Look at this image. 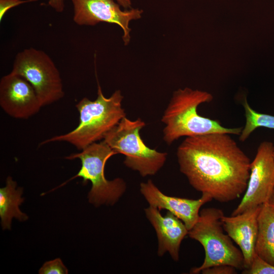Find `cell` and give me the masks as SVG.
<instances>
[{
    "label": "cell",
    "instance_id": "24",
    "mask_svg": "<svg viewBox=\"0 0 274 274\" xmlns=\"http://www.w3.org/2000/svg\"><path fill=\"white\" fill-rule=\"evenodd\" d=\"M272 154H273V159H274V144H273V146Z\"/></svg>",
    "mask_w": 274,
    "mask_h": 274
},
{
    "label": "cell",
    "instance_id": "13",
    "mask_svg": "<svg viewBox=\"0 0 274 274\" xmlns=\"http://www.w3.org/2000/svg\"><path fill=\"white\" fill-rule=\"evenodd\" d=\"M261 206L236 215L229 217L224 215L221 218L224 230L238 245L243 254L244 269L249 268L256 255L258 217Z\"/></svg>",
    "mask_w": 274,
    "mask_h": 274
},
{
    "label": "cell",
    "instance_id": "17",
    "mask_svg": "<svg viewBox=\"0 0 274 274\" xmlns=\"http://www.w3.org/2000/svg\"><path fill=\"white\" fill-rule=\"evenodd\" d=\"M243 273L274 274V266L266 262L256 254L249 268L244 269Z\"/></svg>",
    "mask_w": 274,
    "mask_h": 274
},
{
    "label": "cell",
    "instance_id": "1",
    "mask_svg": "<svg viewBox=\"0 0 274 274\" xmlns=\"http://www.w3.org/2000/svg\"><path fill=\"white\" fill-rule=\"evenodd\" d=\"M177 157L180 172L202 194L225 203L245 193L251 162L229 134L186 137Z\"/></svg>",
    "mask_w": 274,
    "mask_h": 274
},
{
    "label": "cell",
    "instance_id": "15",
    "mask_svg": "<svg viewBox=\"0 0 274 274\" xmlns=\"http://www.w3.org/2000/svg\"><path fill=\"white\" fill-rule=\"evenodd\" d=\"M23 188L17 187V183L11 177L6 179V185L0 188V217L3 229H10L13 217L20 221L28 219V216L22 212L19 206L24 201L21 197Z\"/></svg>",
    "mask_w": 274,
    "mask_h": 274
},
{
    "label": "cell",
    "instance_id": "9",
    "mask_svg": "<svg viewBox=\"0 0 274 274\" xmlns=\"http://www.w3.org/2000/svg\"><path fill=\"white\" fill-rule=\"evenodd\" d=\"M74 22L79 25L93 26L100 22L114 23L122 29V39L125 45L130 40L129 23L139 19L142 10L131 9L123 11L114 0H72Z\"/></svg>",
    "mask_w": 274,
    "mask_h": 274
},
{
    "label": "cell",
    "instance_id": "18",
    "mask_svg": "<svg viewBox=\"0 0 274 274\" xmlns=\"http://www.w3.org/2000/svg\"><path fill=\"white\" fill-rule=\"evenodd\" d=\"M40 274H67L68 269L60 258L44 263L39 270Z\"/></svg>",
    "mask_w": 274,
    "mask_h": 274
},
{
    "label": "cell",
    "instance_id": "19",
    "mask_svg": "<svg viewBox=\"0 0 274 274\" xmlns=\"http://www.w3.org/2000/svg\"><path fill=\"white\" fill-rule=\"evenodd\" d=\"M236 268L228 265H217L202 270L203 274H233L236 273Z\"/></svg>",
    "mask_w": 274,
    "mask_h": 274
},
{
    "label": "cell",
    "instance_id": "7",
    "mask_svg": "<svg viewBox=\"0 0 274 274\" xmlns=\"http://www.w3.org/2000/svg\"><path fill=\"white\" fill-rule=\"evenodd\" d=\"M12 73L25 79L33 87L42 107L64 95L60 73L50 57L33 48L19 52L14 59Z\"/></svg>",
    "mask_w": 274,
    "mask_h": 274
},
{
    "label": "cell",
    "instance_id": "16",
    "mask_svg": "<svg viewBox=\"0 0 274 274\" xmlns=\"http://www.w3.org/2000/svg\"><path fill=\"white\" fill-rule=\"evenodd\" d=\"M245 111L246 123L239 135V140L245 142L258 127L274 129V116L259 113L254 110L245 97L242 103Z\"/></svg>",
    "mask_w": 274,
    "mask_h": 274
},
{
    "label": "cell",
    "instance_id": "11",
    "mask_svg": "<svg viewBox=\"0 0 274 274\" xmlns=\"http://www.w3.org/2000/svg\"><path fill=\"white\" fill-rule=\"evenodd\" d=\"M140 191L149 206L159 210H166L180 219L189 230L197 221L200 209L213 199L209 195L202 194L197 199L168 196L164 194L151 180L142 182Z\"/></svg>",
    "mask_w": 274,
    "mask_h": 274
},
{
    "label": "cell",
    "instance_id": "20",
    "mask_svg": "<svg viewBox=\"0 0 274 274\" xmlns=\"http://www.w3.org/2000/svg\"><path fill=\"white\" fill-rule=\"evenodd\" d=\"M37 0H0V21H2L6 13L13 7L27 2Z\"/></svg>",
    "mask_w": 274,
    "mask_h": 274
},
{
    "label": "cell",
    "instance_id": "3",
    "mask_svg": "<svg viewBox=\"0 0 274 274\" xmlns=\"http://www.w3.org/2000/svg\"><path fill=\"white\" fill-rule=\"evenodd\" d=\"M123 99L120 90H116L109 97H105L98 85L96 99L91 100L84 97L76 105L79 113L77 126L68 133L43 141L41 145L52 142H66L82 150L103 139L107 132L126 117L122 107Z\"/></svg>",
    "mask_w": 274,
    "mask_h": 274
},
{
    "label": "cell",
    "instance_id": "23",
    "mask_svg": "<svg viewBox=\"0 0 274 274\" xmlns=\"http://www.w3.org/2000/svg\"><path fill=\"white\" fill-rule=\"evenodd\" d=\"M274 208V189L268 202Z\"/></svg>",
    "mask_w": 274,
    "mask_h": 274
},
{
    "label": "cell",
    "instance_id": "4",
    "mask_svg": "<svg viewBox=\"0 0 274 274\" xmlns=\"http://www.w3.org/2000/svg\"><path fill=\"white\" fill-rule=\"evenodd\" d=\"M223 212L215 208L201 210L197 221L189 230L188 236L203 247L205 257L202 264L192 268L190 273L197 274L217 265H228L236 269H244V260L240 249L224 233L221 221Z\"/></svg>",
    "mask_w": 274,
    "mask_h": 274
},
{
    "label": "cell",
    "instance_id": "10",
    "mask_svg": "<svg viewBox=\"0 0 274 274\" xmlns=\"http://www.w3.org/2000/svg\"><path fill=\"white\" fill-rule=\"evenodd\" d=\"M0 106L11 117L23 119L35 115L42 107L32 85L12 72L1 79Z\"/></svg>",
    "mask_w": 274,
    "mask_h": 274
},
{
    "label": "cell",
    "instance_id": "22",
    "mask_svg": "<svg viewBox=\"0 0 274 274\" xmlns=\"http://www.w3.org/2000/svg\"><path fill=\"white\" fill-rule=\"evenodd\" d=\"M120 6L125 8L129 9L131 8V3L130 0H114Z\"/></svg>",
    "mask_w": 274,
    "mask_h": 274
},
{
    "label": "cell",
    "instance_id": "21",
    "mask_svg": "<svg viewBox=\"0 0 274 274\" xmlns=\"http://www.w3.org/2000/svg\"><path fill=\"white\" fill-rule=\"evenodd\" d=\"M48 4L52 8L58 12L63 11L64 4L63 0H49Z\"/></svg>",
    "mask_w": 274,
    "mask_h": 274
},
{
    "label": "cell",
    "instance_id": "8",
    "mask_svg": "<svg viewBox=\"0 0 274 274\" xmlns=\"http://www.w3.org/2000/svg\"><path fill=\"white\" fill-rule=\"evenodd\" d=\"M273 144L268 141L259 145L251 162L246 190L231 215H236L268 202L274 189Z\"/></svg>",
    "mask_w": 274,
    "mask_h": 274
},
{
    "label": "cell",
    "instance_id": "14",
    "mask_svg": "<svg viewBox=\"0 0 274 274\" xmlns=\"http://www.w3.org/2000/svg\"><path fill=\"white\" fill-rule=\"evenodd\" d=\"M255 253L274 266V208L268 202L261 205L258 215Z\"/></svg>",
    "mask_w": 274,
    "mask_h": 274
},
{
    "label": "cell",
    "instance_id": "5",
    "mask_svg": "<svg viewBox=\"0 0 274 274\" xmlns=\"http://www.w3.org/2000/svg\"><path fill=\"white\" fill-rule=\"evenodd\" d=\"M146 124L141 119L131 120L126 117L107 132L103 142L117 154L125 156L124 164L143 177L155 175L164 165L167 154L148 147L140 131Z\"/></svg>",
    "mask_w": 274,
    "mask_h": 274
},
{
    "label": "cell",
    "instance_id": "2",
    "mask_svg": "<svg viewBox=\"0 0 274 274\" xmlns=\"http://www.w3.org/2000/svg\"><path fill=\"white\" fill-rule=\"evenodd\" d=\"M212 99L213 96L209 92L188 87L174 91L161 118V122L165 124L164 141L170 145L182 136L214 133L239 135L242 127L227 128L218 120L199 115L198 107Z\"/></svg>",
    "mask_w": 274,
    "mask_h": 274
},
{
    "label": "cell",
    "instance_id": "6",
    "mask_svg": "<svg viewBox=\"0 0 274 274\" xmlns=\"http://www.w3.org/2000/svg\"><path fill=\"white\" fill-rule=\"evenodd\" d=\"M115 154V152L102 141L92 143L81 152L66 157V159L70 160L80 159L81 167L77 175L59 187L72 179L80 177L83 179V183H86L88 181L91 183V188L88 194L90 203L96 207L102 204L114 205L124 194L127 188L125 182L122 178L108 180L105 177L106 163Z\"/></svg>",
    "mask_w": 274,
    "mask_h": 274
},
{
    "label": "cell",
    "instance_id": "12",
    "mask_svg": "<svg viewBox=\"0 0 274 274\" xmlns=\"http://www.w3.org/2000/svg\"><path fill=\"white\" fill-rule=\"evenodd\" d=\"M144 211L156 233L158 256L162 257L168 253L173 260L179 261L181 243L189 231L185 224L168 211L162 216L160 210L150 206Z\"/></svg>",
    "mask_w": 274,
    "mask_h": 274
}]
</instances>
